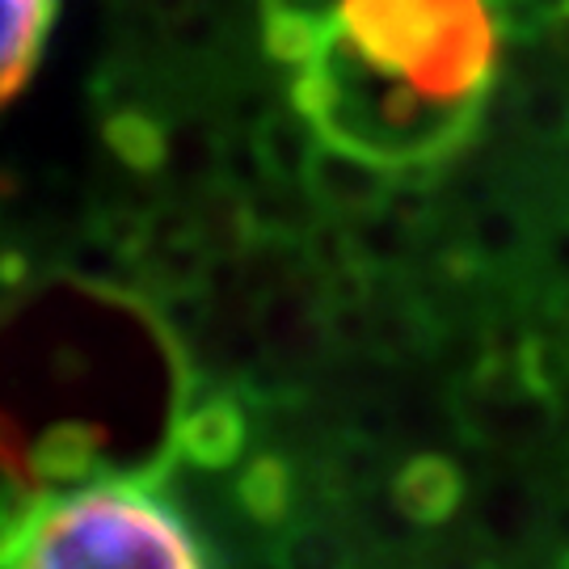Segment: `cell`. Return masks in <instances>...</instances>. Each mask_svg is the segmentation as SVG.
<instances>
[{
  "label": "cell",
  "mask_w": 569,
  "mask_h": 569,
  "mask_svg": "<svg viewBox=\"0 0 569 569\" xmlns=\"http://www.w3.org/2000/svg\"><path fill=\"white\" fill-rule=\"evenodd\" d=\"M333 18L363 68L413 84L435 106H477L493 81L502 34L486 0H342Z\"/></svg>",
  "instance_id": "1"
},
{
  "label": "cell",
  "mask_w": 569,
  "mask_h": 569,
  "mask_svg": "<svg viewBox=\"0 0 569 569\" xmlns=\"http://www.w3.org/2000/svg\"><path fill=\"white\" fill-rule=\"evenodd\" d=\"M9 569H207L194 536L140 481H102L51 502Z\"/></svg>",
  "instance_id": "2"
},
{
  "label": "cell",
  "mask_w": 569,
  "mask_h": 569,
  "mask_svg": "<svg viewBox=\"0 0 569 569\" xmlns=\"http://www.w3.org/2000/svg\"><path fill=\"white\" fill-rule=\"evenodd\" d=\"M51 507V486L30 465L18 422L0 409V569L13 566Z\"/></svg>",
  "instance_id": "3"
},
{
  "label": "cell",
  "mask_w": 569,
  "mask_h": 569,
  "mask_svg": "<svg viewBox=\"0 0 569 569\" xmlns=\"http://www.w3.org/2000/svg\"><path fill=\"white\" fill-rule=\"evenodd\" d=\"M305 182L317 203L338 207V211H376L388 199L397 173L371 157L350 152L342 143L321 140L308 157Z\"/></svg>",
  "instance_id": "4"
},
{
  "label": "cell",
  "mask_w": 569,
  "mask_h": 569,
  "mask_svg": "<svg viewBox=\"0 0 569 569\" xmlns=\"http://www.w3.org/2000/svg\"><path fill=\"white\" fill-rule=\"evenodd\" d=\"M465 502V472L448 456L422 451L392 477V507L418 528H439Z\"/></svg>",
  "instance_id": "5"
},
{
  "label": "cell",
  "mask_w": 569,
  "mask_h": 569,
  "mask_svg": "<svg viewBox=\"0 0 569 569\" xmlns=\"http://www.w3.org/2000/svg\"><path fill=\"white\" fill-rule=\"evenodd\" d=\"M244 409L228 397H211L203 406H194L186 413L178 430H173V443L194 468H207V472H220V468H232L244 451Z\"/></svg>",
  "instance_id": "6"
},
{
  "label": "cell",
  "mask_w": 569,
  "mask_h": 569,
  "mask_svg": "<svg viewBox=\"0 0 569 569\" xmlns=\"http://www.w3.org/2000/svg\"><path fill=\"white\" fill-rule=\"evenodd\" d=\"M102 451V427L81 422V418H60V422H47L30 439V465L47 486H77V481L98 472Z\"/></svg>",
  "instance_id": "7"
},
{
  "label": "cell",
  "mask_w": 569,
  "mask_h": 569,
  "mask_svg": "<svg viewBox=\"0 0 569 569\" xmlns=\"http://www.w3.org/2000/svg\"><path fill=\"white\" fill-rule=\"evenodd\" d=\"M56 18V0H0V106L30 81Z\"/></svg>",
  "instance_id": "8"
},
{
  "label": "cell",
  "mask_w": 569,
  "mask_h": 569,
  "mask_svg": "<svg viewBox=\"0 0 569 569\" xmlns=\"http://www.w3.org/2000/svg\"><path fill=\"white\" fill-rule=\"evenodd\" d=\"M338 34L333 13H317L300 0H266L262 9V42L266 56L287 68H308L329 51V42Z\"/></svg>",
  "instance_id": "9"
},
{
  "label": "cell",
  "mask_w": 569,
  "mask_h": 569,
  "mask_svg": "<svg viewBox=\"0 0 569 569\" xmlns=\"http://www.w3.org/2000/svg\"><path fill=\"white\" fill-rule=\"evenodd\" d=\"M237 498L258 523H283L291 502H296V472L283 456H258L244 465L241 481H237Z\"/></svg>",
  "instance_id": "10"
},
{
  "label": "cell",
  "mask_w": 569,
  "mask_h": 569,
  "mask_svg": "<svg viewBox=\"0 0 569 569\" xmlns=\"http://www.w3.org/2000/svg\"><path fill=\"white\" fill-rule=\"evenodd\" d=\"M106 143L110 152L119 157L127 169L136 173H152L164 164V152H169V140H164L161 122L140 114V110H122L106 122Z\"/></svg>",
  "instance_id": "11"
},
{
  "label": "cell",
  "mask_w": 569,
  "mask_h": 569,
  "mask_svg": "<svg viewBox=\"0 0 569 569\" xmlns=\"http://www.w3.org/2000/svg\"><path fill=\"white\" fill-rule=\"evenodd\" d=\"M519 114L536 140L549 143H569V89L557 81L531 84L519 98Z\"/></svg>",
  "instance_id": "12"
},
{
  "label": "cell",
  "mask_w": 569,
  "mask_h": 569,
  "mask_svg": "<svg viewBox=\"0 0 569 569\" xmlns=\"http://www.w3.org/2000/svg\"><path fill=\"white\" fill-rule=\"evenodd\" d=\"M528 237L523 228V216L515 207H486L477 211V224H472V249L481 262H507L519 253V244Z\"/></svg>",
  "instance_id": "13"
},
{
  "label": "cell",
  "mask_w": 569,
  "mask_h": 569,
  "mask_svg": "<svg viewBox=\"0 0 569 569\" xmlns=\"http://www.w3.org/2000/svg\"><path fill=\"white\" fill-rule=\"evenodd\" d=\"M283 569H346V545L326 528H300L287 540Z\"/></svg>",
  "instance_id": "14"
},
{
  "label": "cell",
  "mask_w": 569,
  "mask_h": 569,
  "mask_svg": "<svg viewBox=\"0 0 569 569\" xmlns=\"http://www.w3.org/2000/svg\"><path fill=\"white\" fill-rule=\"evenodd\" d=\"M561 569H569V552H566V557H561Z\"/></svg>",
  "instance_id": "15"
}]
</instances>
